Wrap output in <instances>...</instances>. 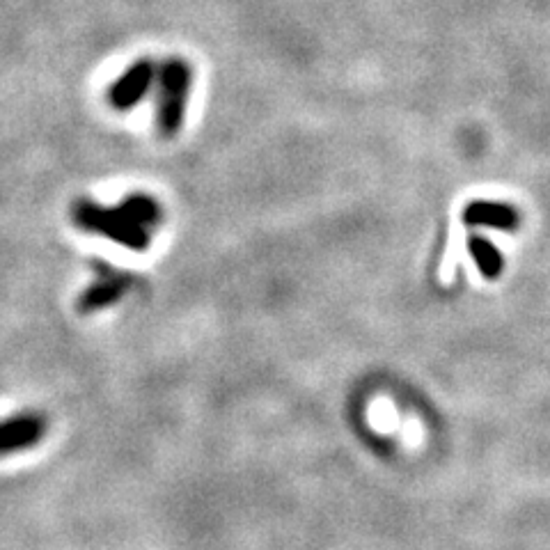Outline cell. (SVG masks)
<instances>
[{
  "instance_id": "cell-1",
  "label": "cell",
  "mask_w": 550,
  "mask_h": 550,
  "mask_svg": "<svg viewBox=\"0 0 550 550\" xmlns=\"http://www.w3.org/2000/svg\"><path fill=\"white\" fill-rule=\"evenodd\" d=\"M72 218L85 232L99 234L124 248L145 250L152 243L154 227L161 225L163 209L149 195L133 193L117 207H104L94 200H78L72 207Z\"/></svg>"
},
{
  "instance_id": "cell-2",
  "label": "cell",
  "mask_w": 550,
  "mask_h": 550,
  "mask_svg": "<svg viewBox=\"0 0 550 550\" xmlns=\"http://www.w3.org/2000/svg\"><path fill=\"white\" fill-rule=\"evenodd\" d=\"M193 72L186 60L172 58L165 62L159 74V110L156 122L163 138L177 136L186 120V106L191 97Z\"/></svg>"
},
{
  "instance_id": "cell-3",
  "label": "cell",
  "mask_w": 550,
  "mask_h": 550,
  "mask_svg": "<svg viewBox=\"0 0 550 550\" xmlns=\"http://www.w3.org/2000/svg\"><path fill=\"white\" fill-rule=\"evenodd\" d=\"M156 65L152 60H138L108 90V104L115 110H127L138 104L154 85Z\"/></svg>"
},
{
  "instance_id": "cell-4",
  "label": "cell",
  "mask_w": 550,
  "mask_h": 550,
  "mask_svg": "<svg viewBox=\"0 0 550 550\" xmlns=\"http://www.w3.org/2000/svg\"><path fill=\"white\" fill-rule=\"evenodd\" d=\"M46 434V418L39 413H19L0 420V454L26 452Z\"/></svg>"
},
{
  "instance_id": "cell-5",
  "label": "cell",
  "mask_w": 550,
  "mask_h": 550,
  "mask_svg": "<svg viewBox=\"0 0 550 550\" xmlns=\"http://www.w3.org/2000/svg\"><path fill=\"white\" fill-rule=\"evenodd\" d=\"M124 289H127V278H124V273H99V278L83 292L81 301H78V308L83 312H97L101 308H108V305L120 301Z\"/></svg>"
},
{
  "instance_id": "cell-6",
  "label": "cell",
  "mask_w": 550,
  "mask_h": 550,
  "mask_svg": "<svg viewBox=\"0 0 550 550\" xmlns=\"http://www.w3.org/2000/svg\"><path fill=\"white\" fill-rule=\"evenodd\" d=\"M463 218H466L468 225L495 227V230H505V232L516 230L518 227V214L509 207V204H502V202H489V200L473 202L466 209Z\"/></svg>"
},
{
  "instance_id": "cell-7",
  "label": "cell",
  "mask_w": 550,
  "mask_h": 550,
  "mask_svg": "<svg viewBox=\"0 0 550 550\" xmlns=\"http://www.w3.org/2000/svg\"><path fill=\"white\" fill-rule=\"evenodd\" d=\"M468 248H470V255H473V259L479 266V271H482L486 278H491V280L498 278L502 271L500 250L495 248L491 241H486L484 237H470Z\"/></svg>"
}]
</instances>
